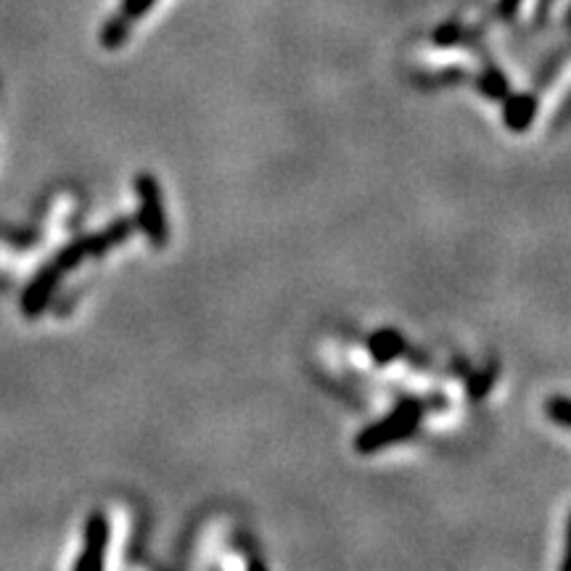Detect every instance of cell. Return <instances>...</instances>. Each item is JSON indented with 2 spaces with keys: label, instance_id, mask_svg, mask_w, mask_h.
I'll list each match as a JSON object with an SVG mask.
<instances>
[{
  "label": "cell",
  "instance_id": "obj_6",
  "mask_svg": "<svg viewBox=\"0 0 571 571\" xmlns=\"http://www.w3.org/2000/svg\"><path fill=\"white\" fill-rule=\"evenodd\" d=\"M545 413L556 423L571 429V400H566V397H550V400L545 402Z\"/></svg>",
  "mask_w": 571,
  "mask_h": 571
},
{
  "label": "cell",
  "instance_id": "obj_7",
  "mask_svg": "<svg viewBox=\"0 0 571 571\" xmlns=\"http://www.w3.org/2000/svg\"><path fill=\"white\" fill-rule=\"evenodd\" d=\"M508 85H505L503 75H497V72H487L482 77V93H487L490 98H503Z\"/></svg>",
  "mask_w": 571,
  "mask_h": 571
},
{
  "label": "cell",
  "instance_id": "obj_9",
  "mask_svg": "<svg viewBox=\"0 0 571 571\" xmlns=\"http://www.w3.org/2000/svg\"><path fill=\"white\" fill-rule=\"evenodd\" d=\"M561 569L571 571V516H569V529H566V556H564V564Z\"/></svg>",
  "mask_w": 571,
  "mask_h": 571
},
{
  "label": "cell",
  "instance_id": "obj_8",
  "mask_svg": "<svg viewBox=\"0 0 571 571\" xmlns=\"http://www.w3.org/2000/svg\"><path fill=\"white\" fill-rule=\"evenodd\" d=\"M154 6V0H125V14L130 16V19H135V16H141V14H146L149 8Z\"/></svg>",
  "mask_w": 571,
  "mask_h": 571
},
{
  "label": "cell",
  "instance_id": "obj_3",
  "mask_svg": "<svg viewBox=\"0 0 571 571\" xmlns=\"http://www.w3.org/2000/svg\"><path fill=\"white\" fill-rule=\"evenodd\" d=\"M109 542V524L104 516H93L85 529V553L80 558V569H101L104 564V550Z\"/></svg>",
  "mask_w": 571,
  "mask_h": 571
},
{
  "label": "cell",
  "instance_id": "obj_1",
  "mask_svg": "<svg viewBox=\"0 0 571 571\" xmlns=\"http://www.w3.org/2000/svg\"><path fill=\"white\" fill-rule=\"evenodd\" d=\"M423 416V405L418 400H405L397 408L384 416L381 421L365 426L355 437V450L363 455L379 453L384 447H392L400 439H408L416 434L418 423Z\"/></svg>",
  "mask_w": 571,
  "mask_h": 571
},
{
  "label": "cell",
  "instance_id": "obj_10",
  "mask_svg": "<svg viewBox=\"0 0 571 571\" xmlns=\"http://www.w3.org/2000/svg\"><path fill=\"white\" fill-rule=\"evenodd\" d=\"M519 6H521V0H500V14L513 16Z\"/></svg>",
  "mask_w": 571,
  "mask_h": 571
},
{
  "label": "cell",
  "instance_id": "obj_4",
  "mask_svg": "<svg viewBox=\"0 0 571 571\" xmlns=\"http://www.w3.org/2000/svg\"><path fill=\"white\" fill-rule=\"evenodd\" d=\"M534 114H537V98L534 96H513L505 101V125L516 130V133H521V130H527V127L532 125Z\"/></svg>",
  "mask_w": 571,
  "mask_h": 571
},
{
  "label": "cell",
  "instance_id": "obj_5",
  "mask_svg": "<svg viewBox=\"0 0 571 571\" xmlns=\"http://www.w3.org/2000/svg\"><path fill=\"white\" fill-rule=\"evenodd\" d=\"M402 349H405V342H402V336L397 334V331H389V328H386V331L373 334L371 352L373 357H376V363H392Z\"/></svg>",
  "mask_w": 571,
  "mask_h": 571
},
{
  "label": "cell",
  "instance_id": "obj_2",
  "mask_svg": "<svg viewBox=\"0 0 571 571\" xmlns=\"http://www.w3.org/2000/svg\"><path fill=\"white\" fill-rule=\"evenodd\" d=\"M138 199H141V225L146 230V236L156 246H164L167 244V220H164L162 212L159 183L151 175H141L138 178Z\"/></svg>",
  "mask_w": 571,
  "mask_h": 571
}]
</instances>
